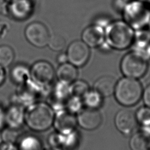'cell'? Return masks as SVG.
I'll return each mask as SVG.
<instances>
[{
    "label": "cell",
    "mask_w": 150,
    "mask_h": 150,
    "mask_svg": "<svg viewBox=\"0 0 150 150\" xmlns=\"http://www.w3.org/2000/svg\"><path fill=\"white\" fill-rule=\"evenodd\" d=\"M110 22H111L107 18L101 17V18H99L97 19V20L94 22V24L103 28L105 30L106 27L109 25V23Z\"/></svg>",
    "instance_id": "4dcf8cb0"
},
{
    "label": "cell",
    "mask_w": 150,
    "mask_h": 150,
    "mask_svg": "<svg viewBox=\"0 0 150 150\" xmlns=\"http://www.w3.org/2000/svg\"><path fill=\"white\" fill-rule=\"evenodd\" d=\"M139 1L144 3L145 4L149 6L150 5V0H139Z\"/></svg>",
    "instance_id": "d590c367"
},
{
    "label": "cell",
    "mask_w": 150,
    "mask_h": 150,
    "mask_svg": "<svg viewBox=\"0 0 150 150\" xmlns=\"http://www.w3.org/2000/svg\"><path fill=\"white\" fill-rule=\"evenodd\" d=\"M82 100L87 108L97 109L102 103V96L94 90H89L82 98Z\"/></svg>",
    "instance_id": "603a6c76"
},
{
    "label": "cell",
    "mask_w": 150,
    "mask_h": 150,
    "mask_svg": "<svg viewBox=\"0 0 150 150\" xmlns=\"http://www.w3.org/2000/svg\"><path fill=\"white\" fill-rule=\"evenodd\" d=\"M77 74V70L76 66L69 62L60 64L56 71V76L59 80L69 84L76 80Z\"/></svg>",
    "instance_id": "d6986e66"
},
{
    "label": "cell",
    "mask_w": 150,
    "mask_h": 150,
    "mask_svg": "<svg viewBox=\"0 0 150 150\" xmlns=\"http://www.w3.org/2000/svg\"><path fill=\"white\" fill-rule=\"evenodd\" d=\"M30 71L31 79L42 85L48 86L54 76L53 67L46 61H38L35 63Z\"/></svg>",
    "instance_id": "9c48e42d"
},
{
    "label": "cell",
    "mask_w": 150,
    "mask_h": 150,
    "mask_svg": "<svg viewBox=\"0 0 150 150\" xmlns=\"http://www.w3.org/2000/svg\"><path fill=\"white\" fill-rule=\"evenodd\" d=\"M101 115L97 109L87 108L82 109L77 114V124L87 130L97 128L101 123Z\"/></svg>",
    "instance_id": "30bf717a"
},
{
    "label": "cell",
    "mask_w": 150,
    "mask_h": 150,
    "mask_svg": "<svg viewBox=\"0 0 150 150\" xmlns=\"http://www.w3.org/2000/svg\"><path fill=\"white\" fill-rule=\"evenodd\" d=\"M89 91L88 84L81 80H74L70 84V96L83 98Z\"/></svg>",
    "instance_id": "cb8c5ba5"
},
{
    "label": "cell",
    "mask_w": 150,
    "mask_h": 150,
    "mask_svg": "<svg viewBox=\"0 0 150 150\" xmlns=\"http://www.w3.org/2000/svg\"><path fill=\"white\" fill-rule=\"evenodd\" d=\"M116 84V81L113 77L104 76L95 82L94 90L102 97L109 96L114 92Z\"/></svg>",
    "instance_id": "e0dca14e"
},
{
    "label": "cell",
    "mask_w": 150,
    "mask_h": 150,
    "mask_svg": "<svg viewBox=\"0 0 150 150\" xmlns=\"http://www.w3.org/2000/svg\"><path fill=\"white\" fill-rule=\"evenodd\" d=\"M7 1H12L13 0H7Z\"/></svg>",
    "instance_id": "ab89813d"
},
{
    "label": "cell",
    "mask_w": 150,
    "mask_h": 150,
    "mask_svg": "<svg viewBox=\"0 0 150 150\" xmlns=\"http://www.w3.org/2000/svg\"><path fill=\"white\" fill-rule=\"evenodd\" d=\"M54 112L46 103L36 101L25 110V122L32 130L36 132L45 131L53 124Z\"/></svg>",
    "instance_id": "6da1fadb"
},
{
    "label": "cell",
    "mask_w": 150,
    "mask_h": 150,
    "mask_svg": "<svg viewBox=\"0 0 150 150\" xmlns=\"http://www.w3.org/2000/svg\"><path fill=\"white\" fill-rule=\"evenodd\" d=\"M124 1H125V2H129V1H132V0H124Z\"/></svg>",
    "instance_id": "74e56055"
},
{
    "label": "cell",
    "mask_w": 150,
    "mask_h": 150,
    "mask_svg": "<svg viewBox=\"0 0 150 150\" xmlns=\"http://www.w3.org/2000/svg\"><path fill=\"white\" fill-rule=\"evenodd\" d=\"M54 127L57 132H64L76 129L77 124V118L74 114L67 111L66 109L54 114Z\"/></svg>",
    "instance_id": "5bb4252c"
},
{
    "label": "cell",
    "mask_w": 150,
    "mask_h": 150,
    "mask_svg": "<svg viewBox=\"0 0 150 150\" xmlns=\"http://www.w3.org/2000/svg\"><path fill=\"white\" fill-rule=\"evenodd\" d=\"M0 150H17L15 144L2 141L0 143Z\"/></svg>",
    "instance_id": "f546056e"
},
{
    "label": "cell",
    "mask_w": 150,
    "mask_h": 150,
    "mask_svg": "<svg viewBox=\"0 0 150 150\" xmlns=\"http://www.w3.org/2000/svg\"><path fill=\"white\" fill-rule=\"evenodd\" d=\"M14 52L8 45L0 46V66L3 67L9 66L14 59Z\"/></svg>",
    "instance_id": "d4e9b609"
},
{
    "label": "cell",
    "mask_w": 150,
    "mask_h": 150,
    "mask_svg": "<svg viewBox=\"0 0 150 150\" xmlns=\"http://www.w3.org/2000/svg\"><path fill=\"white\" fill-rule=\"evenodd\" d=\"M25 34L28 41L38 47L47 45L50 36L46 26L39 22H35L28 25Z\"/></svg>",
    "instance_id": "8992f818"
},
{
    "label": "cell",
    "mask_w": 150,
    "mask_h": 150,
    "mask_svg": "<svg viewBox=\"0 0 150 150\" xmlns=\"http://www.w3.org/2000/svg\"><path fill=\"white\" fill-rule=\"evenodd\" d=\"M57 61L60 64H63L68 62L67 56L66 53H61L57 57Z\"/></svg>",
    "instance_id": "836d02e7"
},
{
    "label": "cell",
    "mask_w": 150,
    "mask_h": 150,
    "mask_svg": "<svg viewBox=\"0 0 150 150\" xmlns=\"http://www.w3.org/2000/svg\"><path fill=\"white\" fill-rule=\"evenodd\" d=\"M131 150H148L150 149V136L140 132L134 134L129 141Z\"/></svg>",
    "instance_id": "ffe728a7"
},
{
    "label": "cell",
    "mask_w": 150,
    "mask_h": 150,
    "mask_svg": "<svg viewBox=\"0 0 150 150\" xmlns=\"http://www.w3.org/2000/svg\"><path fill=\"white\" fill-rule=\"evenodd\" d=\"M16 144L17 150H43L40 139L33 134L22 135Z\"/></svg>",
    "instance_id": "ac0fdd59"
},
{
    "label": "cell",
    "mask_w": 150,
    "mask_h": 150,
    "mask_svg": "<svg viewBox=\"0 0 150 150\" xmlns=\"http://www.w3.org/2000/svg\"><path fill=\"white\" fill-rule=\"evenodd\" d=\"M49 145L54 148L73 150L78 144L79 135L76 129L57 132L50 134L48 139Z\"/></svg>",
    "instance_id": "52a82bcc"
},
{
    "label": "cell",
    "mask_w": 150,
    "mask_h": 150,
    "mask_svg": "<svg viewBox=\"0 0 150 150\" xmlns=\"http://www.w3.org/2000/svg\"><path fill=\"white\" fill-rule=\"evenodd\" d=\"M66 54L69 63L76 67H80L89 59V47L81 40H75L69 46Z\"/></svg>",
    "instance_id": "ba28073f"
},
{
    "label": "cell",
    "mask_w": 150,
    "mask_h": 150,
    "mask_svg": "<svg viewBox=\"0 0 150 150\" xmlns=\"http://www.w3.org/2000/svg\"><path fill=\"white\" fill-rule=\"evenodd\" d=\"M121 13L124 21L134 30L144 28L150 21L149 6L139 0L127 2Z\"/></svg>",
    "instance_id": "3957f363"
},
{
    "label": "cell",
    "mask_w": 150,
    "mask_h": 150,
    "mask_svg": "<svg viewBox=\"0 0 150 150\" xmlns=\"http://www.w3.org/2000/svg\"><path fill=\"white\" fill-rule=\"evenodd\" d=\"M147 56L149 59H150V44L147 48Z\"/></svg>",
    "instance_id": "8d00e7d4"
},
{
    "label": "cell",
    "mask_w": 150,
    "mask_h": 150,
    "mask_svg": "<svg viewBox=\"0 0 150 150\" xmlns=\"http://www.w3.org/2000/svg\"><path fill=\"white\" fill-rule=\"evenodd\" d=\"M148 26H149V30H150V21L149 22V24H148Z\"/></svg>",
    "instance_id": "f35d334b"
},
{
    "label": "cell",
    "mask_w": 150,
    "mask_h": 150,
    "mask_svg": "<svg viewBox=\"0 0 150 150\" xmlns=\"http://www.w3.org/2000/svg\"><path fill=\"white\" fill-rule=\"evenodd\" d=\"M33 4L30 0H13L10 5L12 16L18 19H25L32 13Z\"/></svg>",
    "instance_id": "9a60e30c"
},
{
    "label": "cell",
    "mask_w": 150,
    "mask_h": 150,
    "mask_svg": "<svg viewBox=\"0 0 150 150\" xmlns=\"http://www.w3.org/2000/svg\"><path fill=\"white\" fill-rule=\"evenodd\" d=\"M12 80L19 84L23 85L30 79V71L26 66L22 64L16 65L11 71Z\"/></svg>",
    "instance_id": "44dd1931"
},
{
    "label": "cell",
    "mask_w": 150,
    "mask_h": 150,
    "mask_svg": "<svg viewBox=\"0 0 150 150\" xmlns=\"http://www.w3.org/2000/svg\"><path fill=\"white\" fill-rule=\"evenodd\" d=\"M70 84L67 82L59 80L54 87L53 99L65 103L70 96Z\"/></svg>",
    "instance_id": "7402d4cb"
},
{
    "label": "cell",
    "mask_w": 150,
    "mask_h": 150,
    "mask_svg": "<svg viewBox=\"0 0 150 150\" xmlns=\"http://www.w3.org/2000/svg\"><path fill=\"white\" fill-rule=\"evenodd\" d=\"M5 124L8 127L20 129L25 123V110L21 105L12 103L5 111Z\"/></svg>",
    "instance_id": "7c38bea8"
},
{
    "label": "cell",
    "mask_w": 150,
    "mask_h": 150,
    "mask_svg": "<svg viewBox=\"0 0 150 150\" xmlns=\"http://www.w3.org/2000/svg\"><path fill=\"white\" fill-rule=\"evenodd\" d=\"M5 111L3 107L0 105V131L2 130L4 128L5 124Z\"/></svg>",
    "instance_id": "d6a6232c"
},
{
    "label": "cell",
    "mask_w": 150,
    "mask_h": 150,
    "mask_svg": "<svg viewBox=\"0 0 150 150\" xmlns=\"http://www.w3.org/2000/svg\"><path fill=\"white\" fill-rule=\"evenodd\" d=\"M132 44H134L133 50L147 56V48L150 44V30L144 28L135 30Z\"/></svg>",
    "instance_id": "2e32d148"
},
{
    "label": "cell",
    "mask_w": 150,
    "mask_h": 150,
    "mask_svg": "<svg viewBox=\"0 0 150 150\" xmlns=\"http://www.w3.org/2000/svg\"><path fill=\"white\" fill-rule=\"evenodd\" d=\"M144 101L145 104L150 107V84H149L144 90Z\"/></svg>",
    "instance_id": "1f68e13d"
},
{
    "label": "cell",
    "mask_w": 150,
    "mask_h": 150,
    "mask_svg": "<svg viewBox=\"0 0 150 150\" xmlns=\"http://www.w3.org/2000/svg\"><path fill=\"white\" fill-rule=\"evenodd\" d=\"M114 91L118 102L125 106H131L139 101L142 88L137 79L125 77L117 83Z\"/></svg>",
    "instance_id": "277c9868"
},
{
    "label": "cell",
    "mask_w": 150,
    "mask_h": 150,
    "mask_svg": "<svg viewBox=\"0 0 150 150\" xmlns=\"http://www.w3.org/2000/svg\"><path fill=\"white\" fill-rule=\"evenodd\" d=\"M148 59L146 54L132 50L122 57L120 63L121 71L127 77L140 78L147 71Z\"/></svg>",
    "instance_id": "5b68a950"
},
{
    "label": "cell",
    "mask_w": 150,
    "mask_h": 150,
    "mask_svg": "<svg viewBox=\"0 0 150 150\" xmlns=\"http://www.w3.org/2000/svg\"><path fill=\"white\" fill-rule=\"evenodd\" d=\"M19 130L20 129H14L9 127L5 129L3 128L1 135L2 141L16 144L22 136Z\"/></svg>",
    "instance_id": "4316f807"
},
{
    "label": "cell",
    "mask_w": 150,
    "mask_h": 150,
    "mask_svg": "<svg viewBox=\"0 0 150 150\" xmlns=\"http://www.w3.org/2000/svg\"><path fill=\"white\" fill-rule=\"evenodd\" d=\"M136 118L144 126L150 125V108H141L137 112Z\"/></svg>",
    "instance_id": "f1b7e54d"
},
{
    "label": "cell",
    "mask_w": 150,
    "mask_h": 150,
    "mask_svg": "<svg viewBox=\"0 0 150 150\" xmlns=\"http://www.w3.org/2000/svg\"><path fill=\"white\" fill-rule=\"evenodd\" d=\"M65 45L64 39L59 35H52L50 36V39L47 45L53 50H61Z\"/></svg>",
    "instance_id": "83f0119b"
},
{
    "label": "cell",
    "mask_w": 150,
    "mask_h": 150,
    "mask_svg": "<svg viewBox=\"0 0 150 150\" xmlns=\"http://www.w3.org/2000/svg\"><path fill=\"white\" fill-rule=\"evenodd\" d=\"M81 38L88 47H100L105 41L104 29L96 24L89 26L83 30Z\"/></svg>",
    "instance_id": "4fadbf2b"
},
{
    "label": "cell",
    "mask_w": 150,
    "mask_h": 150,
    "mask_svg": "<svg viewBox=\"0 0 150 150\" xmlns=\"http://www.w3.org/2000/svg\"><path fill=\"white\" fill-rule=\"evenodd\" d=\"M137 118L132 112L122 110L118 111L115 118L117 128L124 134H129L137 126Z\"/></svg>",
    "instance_id": "8fae6325"
},
{
    "label": "cell",
    "mask_w": 150,
    "mask_h": 150,
    "mask_svg": "<svg viewBox=\"0 0 150 150\" xmlns=\"http://www.w3.org/2000/svg\"><path fill=\"white\" fill-rule=\"evenodd\" d=\"M5 79V71L4 67L0 66V86L4 82Z\"/></svg>",
    "instance_id": "e575fe53"
},
{
    "label": "cell",
    "mask_w": 150,
    "mask_h": 150,
    "mask_svg": "<svg viewBox=\"0 0 150 150\" xmlns=\"http://www.w3.org/2000/svg\"><path fill=\"white\" fill-rule=\"evenodd\" d=\"M104 31L105 42L111 49L122 50L133 43L135 31L124 21L111 22Z\"/></svg>",
    "instance_id": "7a4b0ae2"
},
{
    "label": "cell",
    "mask_w": 150,
    "mask_h": 150,
    "mask_svg": "<svg viewBox=\"0 0 150 150\" xmlns=\"http://www.w3.org/2000/svg\"><path fill=\"white\" fill-rule=\"evenodd\" d=\"M83 105L81 98L73 96H70L64 103L66 110L73 114H78L83 109Z\"/></svg>",
    "instance_id": "484cf974"
}]
</instances>
